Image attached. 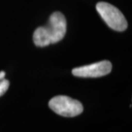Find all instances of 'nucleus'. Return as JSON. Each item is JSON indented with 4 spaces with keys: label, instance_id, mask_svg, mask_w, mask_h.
Returning <instances> with one entry per match:
<instances>
[{
    "label": "nucleus",
    "instance_id": "20e7f679",
    "mask_svg": "<svg viewBox=\"0 0 132 132\" xmlns=\"http://www.w3.org/2000/svg\"><path fill=\"white\" fill-rule=\"evenodd\" d=\"M112 69V63L108 60H103L73 68V75L82 78H97L109 74Z\"/></svg>",
    "mask_w": 132,
    "mask_h": 132
},
{
    "label": "nucleus",
    "instance_id": "0eeeda50",
    "mask_svg": "<svg viewBox=\"0 0 132 132\" xmlns=\"http://www.w3.org/2000/svg\"><path fill=\"white\" fill-rule=\"evenodd\" d=\"M5 71H1L0 72V81H2V79H5Z\"/></svg>",
    "mask_w": 132,
    "mask_h": 132
},
{
    "label": "nucleus",
    "instance_id": "423d86ee",
    "mask_svg": "<svg viewBox=\"0 0 132 132\" xmlns=\"http://www.w3.org/2000/svg\"><path fill=\"white\" fill-rule=\"evenodd\" d=\"M9 86L10 82L8 80L4 79L2 81H0V97L7 92V90L9 88Z\"/></svg>",
    "mask_w": 132,
    "mask_h": 132
},
{
    "label": "nucleus",
    "instance_id": "f03ea898",
    "mask_svg": "<svg viewBox=\"0 0 132 132\" xmlns=\"http://www.w3.org/2000/svg\"><path fill=\"white\" fill-rule=\"evenodd\" d=\"M48 106L55 113L67 118L78 116L84 110L80 101L66 95H57L52 98Z\"/></svg>",
    "mask_w": 132,
    "mask_h": 132
},
{
    "label": "nucleus",
    "instance_id": "39448f33",
    "mask_svg": "<svg viewBox=\"0 0 132 132\" xmlns=\"http://www.w3.org/2000/svg\"><path fill=\"white\" fill-rule=\"evenodd\" d=\"M33 41L38 47H45L51 44L44 27H40L35 29L33 34Z\"/></svg>",
    "mask_w": 132,
    "mask_h": 132
},
{
    "label": "nucleus",
    "instance_id": "f257e3e1",
    "mask_svg": "<svg viewBox=\"0 0 132 132\" xmlns=\"http://www.w3.org/2000/svg\"><path fill=\"white\" fill-rule=\"evenodd\" d=\"M96 10L106 24L111 29L118 32L125 31L128 23L120 10L107 2H101L96 5Z\"/></svg>",
    "mask_w": 132,
    "mask_h": 132
},
{
    "label": "nucleus",
    "instance_id": "7ed1b4c3",
    "mask_svg": "<svg viewBox=\"0 0 132 132\" xmlns=\"http://www.w3.org/2000/svg\"><path fill=\"white\" fill-rule=\"evenodd\" d=\"M43 27L51 41V44L60 42L66 34L67 23L65 17L60 12H54L50 15L48 24Z\"/></svg>",
    "mask_w": 132,
    "mask_h": 132
}]
</instances>
